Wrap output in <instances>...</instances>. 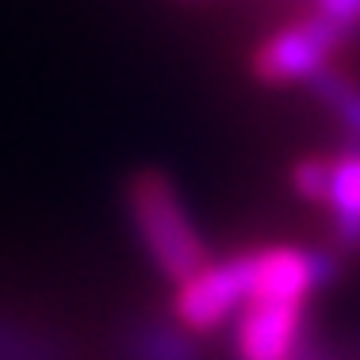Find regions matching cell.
Instances as JSON below:
<instances>
[{"label":"cell","mask_w":360,"mask_h":360,"mask_svg":"<svg viewBox=\"0 0 360 360\" xmlns=\"http://www.w3.org/2000/svg\"><path fill=\"white\" fill-rule=\"evenodd\" d=\"M127 207H131V222L139 230V242L146 245L153 269L173 284H184L188 276L211 261L207 242L195 230L192 215L180 203L173 180L158 169H146L127 184Z\"/></svg>","instance_id":"6da1fadb"},{"label":"cell","mask_w":360,"mask_h":360,"mask_svg":"<svg viewBox=\"0 0 360 360\" xmlns=\"http://www.w3.org/2000/svg\"><path fill=\"white\" fill-rule=\"evenodd\" d=\"M253 291V250L226 261H207L195 276L176 284L173 319L188 333H211L222 322H234L242 303Z\"/></svg>","instance_id":"7a4b0ae2"},{"label":"cell","mask_w":360,"mask_h":360,"mask_svg":"<svg viewBox=\"0 0 360 360\" xmlns=\"http://www.w3.org/2000/svg\"><path fill=\"white\" fill-rule=\"evenodd\" d=\"M307 330V303L253 295L234 314L238 360H299Z\"/></svg>","instance_id":"3957f363"},{"label":"cell","mask_w":360,"mask_h":360,"mask_svg":"<svg viewBox=\"0 0 360 360\" xmlns=\"http://www.w3.org/2000/svg\"><path fill=\"white\" fill-rule=\"evenodd\" d=\"M345 31H338L333 23H326L322 15L299 20L291 27L276 31L261 50H257V77L272 84H291V81H311L314 73H322L330 65L333 50L341 46Z\"/></svg>","instance_id":"277c9868"},{"label":"cell","mask_w":360,"mask_h":360,"mask_svg":"<svg viewBox=\"0 0 360 360\" xmlns=\"http://www.w3.org/2000/svg\"><path fill=\"white\" fill-rule=\"evenodd\" d=\"M322 203L330 207L338 245L341 250H360V146H349L345 153L330 158Z\"/></svg>","instance_id":"5b68a950"},{"label":"cell","mask_w":360,"mask_h":360,"mask_svg":"<svg viewBox=\"0 0 360 360\" xmlns=\"http://www.w3.org/2000/svg\"><path fill=\"white\" fill-rule=\"evenodd\" d=\"M307 84H311L314 96L338 115V123L345 127L349 142L360 146V84H353L349 77H341L338 70H330V65H326L322 73H314Z\"/></svg>","instance_id":"8992f818"},{"label":"cell","mask_w":360,"mask_h":360,"mask_svg":"<svg viewBox=\"0 0 360 360\" xmlns=\"http://www.w3.org/2000/svg\"><path fill=\"white\" fill-rule=\"evenodd\" d=\"M326 176H330V158H311V161H299L291 180H295V192L303 200H314L322 203L326 195Z\"/></svg>","instance_id":"52a82bcc"},{"label":"cell","mask_w":360,"mask_h":360,"mask_svg":"<svg viewBox=\"0 0 360 360\" xmlns=\"http://www.w3.org/2000/svg\"><path fill=\"white\" fill-rule=\"evenodd\" d=\"M314 15H322L326 23L349 35L360 27V0H314Z\"/></svg>","instance_id":"ba28073f"}]
</instances>
